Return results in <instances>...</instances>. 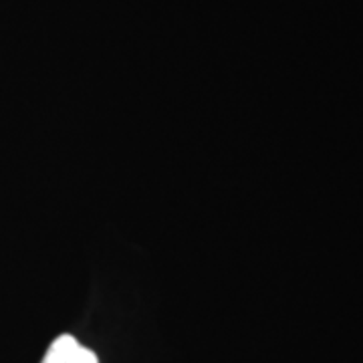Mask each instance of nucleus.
<instances>
[{
  "mask_svg": "<svg viewBox=\"0 0 363 363\" xmlns=\"http://www.w3.org/2000/svg\"><path fill=\"white\" fill-rule=\"evenodd\" d=\"M40 363H99V359L73 335H61L49 345Z\"/></svg>",
  "mask_w": 363,
  "mask_h": 363,
  "instance_id": "f257e3e1",
  "label": "nucleus"
}]
</instances>
